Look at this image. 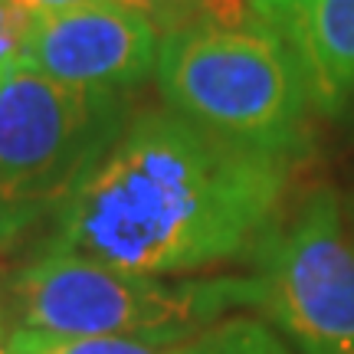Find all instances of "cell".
I'll return each mask as SVG.
<instances>
[{"label": "cell", "mask_w": 354, "mask_h": 354, "mask_svg": "<svg viewBox=\"0 0 354 354\" xmlns=\"http://www.w3.org/2000/svg\"><path fill=\"white\" fill-rule=\"evenodd\" d=\"M30 13L17 10L13 3L0 0V66L17 63L26 43V30H30Z\"/></svg>", "instance_id": "cell-10"}, {"label": "cell", "mask_w": 354, "mask_h": 354, "mask_svg": "<svg viewBox=\"0 0 354 354\" xmlns=\"http://www.w3.org/2000/svg\"><path fill=\"white\" fill-rule=\"evenodd\" d=\"M344 214H348V223L354 230V187L348 190V197H344Z\"/></svg>", "instance_id": "cell-12"}, {"label": "cell", "mask_w": 354, "mask_h": 354, "mask_svg": "<svg viewBox=\"0 0 354 354\" xmlns=\"http://www.w3.org/2000/svg\"><path fill=\"white\" fill-rule=\"evenodd\" d=\"M131 115L128 95L63 86L24 59L0 66V246L56 214Z\"/></svg>", "instance_id": "cell-4"}, {"label": "cell", "mask_w": 354, "mask_h": 354, "mask_svg": "<svg viewBox=\"0 0 354 354\" xmlns=\"http://www.w3.org/2000/svg\"><path fill=\"white\" fill-rule=\"evenodd\" d=\"M302 165L167 105L141 109L59 203L46 246L165 279L253 259Z\"/></svg>", "instance_id": "cell-1"}, {"label": "cell", "mask_w": 354, "mask_h": 354, "mask_svg": "<svg viewBox=\"0 0 354 354\" xmlns=\"http://www.w3.org/2000/svg\"><path fill=\"white\" fill-rule=\"evenodd\" d=\"M0 328H3V318H0Z\"/></svg>", "instance_id": "cell-14"}, {"label": "cell", "mask_w": 354, "mask_h": 354, "mask_svg": "<svg viewBox=\"0 0 354 354\" xmlns=\"http://www.w3.org/2000/svg\"><path fill=\"white\" fill-rule=\"evenodd\" d=\"M17 10L30 13V17H43V13H56V10H69L79 3H92V0H7Z\"/></svg>", "instance_id": "cell-11"}, {"label": "cell", "mask_w": 354, "mask_h": 354, "mask_svg": "<svg viewBox=\"0 0 354 354\" xmlns=\"http://www.w3.org/2000/svg\"><path fill=\"white\" fill-rule=\"evenodd\" d=\"M10 354H289L286 342L259 318L227 315L207 328L148 342V338H53L26 328L7 335Z\"/></svg>", "instance_id": "cell-8"}, {"label": "cell", "mask_w": 354, "mask_h": 354, "mask_svg": "<svg viewBox=\"0 0 354 354\" xmlns=\"http://www.w3.org/2000/svg\"><path fill=\"white\" fill-rule=\"evenodd\" d=\"M154 82L165 105L263 151L312 154V92L295 53L256 17L161 37Z\"/></svg>", "instance_id": "cell-2"}, {"label": "cell", "mask_w": 354, "mask_h": 354, "mask_svg": "<svg viewBox=\"0 0 354 354\" xmlns=\"http://www.w3.org/2000/svg\"><path fill=\"white\" fill-rule=\"evenodd\" d=\"M250 7L295 53L315 112H354V0H250Z\"/></svg>", "instance_id": "cell-7"}, {"label": "cell", "mask_w": 354, "mask_h": 354, "mask_svg": "<svg viewBox=\"0 0 354 354\" xmlns=\"http://www.w3.org/2000/svg\"><path fill=\"white\" fill-rule=\"evenodd\" d=\"M256 308L299 354H354V230L344 201L318 184L253 256Z\"/></svg>", "instance_id": "cell-5"}, {"label": "cell", "mask_w": 354, "mask_h": 354, "mask_svg": "<svg viewBox=\"0 0 354 354\" xmlns=\"http://www.w3.org/2000/svg\"><path fill=\"white\" fill-rule=\"evenodd\" d=\"M118 3H125L128 10L141 13L161 37L201 24H214V26L243 24V20L253 17L250 0H118Z\"/></svg>", "instance_id": "cell-9"}, {"label": "cell", "mask_w": 354, "mask_h": 354, "mask_svg": "<svg viewBox=\"0 0 354 354\" xmlns=\"http://www.w3.org/2000/svg\"><path fill=\"white\" fill-rule=\"evenodd\" d=\"M161 33L118 0H92L30 20L24 59L63 86L118 92L145 86L158 69Z\"/></svg>", "instance_id": "cell-6"}, {"label": "cell", "mask_w": 354, "mask_h": 354, "mask_svg": "<svg viewBox=\"0 0 354 354\" xmlns=\"http://www.w3.org/2000/svg\"><path fill=\"white\" fill-rule=\"evenodd\" d=\"M7 295L17 328L37 335L167 342L214 325L233 308H256L259 289L253 276H141L43 246L10 276Z\"/></svg>", "instance_id": "cell-3"}, {"label": "cell", "mask_w": 354, "mask_h": 354, "mask_svg": "<svg viewBox=\"0 0 354 354\" xmlns=\"http://www.w3.org/2000/svg\"><path fill=\"white\" fill-rule=\"evenodd\" d=\"M0 354H10V351H7V338H3V328H0Z\"/></svg>", "instance_id": "cell-13"}]
</instances>
